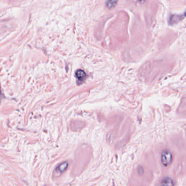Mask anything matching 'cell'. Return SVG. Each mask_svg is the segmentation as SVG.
I'll list each match as a JSON object with an SVG mask.
<instances>
[{"label": "cell", "mask_w": 186, "mask_h": 186, "mask_svg": "<svg viewBox=\"0 0 186 186\" xmlns=\"http://www.w3.org/2000/svg\"><path fill=\"white\" fill-rule=\"evenodd\" d=\"M172 154L169 151H164L162 153L161 161L163 165L167 166L169 165L172 161Z\"/></svg>", "instance_id": "6da1fadb"}, {"label": "cell", "mask_w": 186, "mask_h": 186, "mask_svg": "<svg viewBox=\"0 0 186 186\" xmlns=\"http://www.w3.org/2000/svg\"><path fill=\"white\" fill-rule=\"evenodd\" d=\"M76 77L78 79L79 81L83 82L86 76L85 72L82 70H78L76 73Z\"/></svg>", "instance_id": "7a4b0ae2"}, {"label": "cell", "mask_w": 186, "mask_h": 186, "mask_svg": "<svg viewBox=\"0 0 186 186\" xmlns=\"http://www.w3.org/2000/svg\"><path fill=\"white\" fill-rule=\"evenodd\" d=\"M68 166V163L67 162H64L58 165V168H56V170L58 171V173H62L67 169Z\"/></svg>", "instance_id": "3957f363"}, {"label": "cell", "mask_w": 186, "mask_h": 186, "mask_svg": "<svg viewBox=\"0 0 186 186\" xmlns=\"http://www.w3.org/2000/svg\"><path fill=\"white\" fill-rule=\"evenodd\" d=\"M161 185L164 186H173L174 185V182L171 179L167 177L163 179L161 182Z\"/></svg>", "instance_id": "277c9868"}, {"label": "cell", "mask_w": 186, "mask_h": 186, "mask_svg": "<svg viewBox=\"0 0 186 186\" xmlns=\"http://www.w3.org/2000/svg\"><path fill=\"white\" fill-rule=\"evenodd\" d=\"M117 0H108L106 2L107 7L109 9L115 7L116 5Z\"/></svg>", "instance_id": "5b68a950"}, {"label": "cell", "mask_w": 186, "mask_h": 186, "mask_svg": "<svg viewBox=\"0 0 186 186\" xmlns=\"http://www.w3.org/2000/svg\"><path fill=\"white\" fill-rule=\"evenodd\" d=\"M145 1V0H138V1H139V2H141V3L144 2Z\"/></svg>", "instance_id": "8992f818"}, {"label": "cell", "mask_w": 186, "mask_h": 186, "mask_svg": "<svg viewBox=\"0 0 186 186\" xmlns=\"http://www.w3.org/2000/svg\"><path fill=\"white\" fill-rule=\"evenodd\" d=\"M1 96H2V93H1V89H0V102H1Z\"/></svg>", "instance_id": "52a82bcc"}]
</instances>
